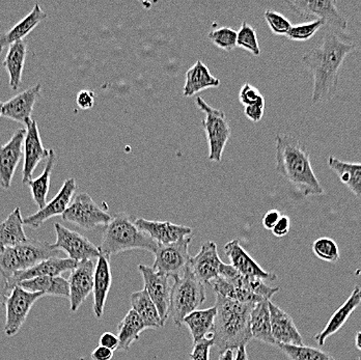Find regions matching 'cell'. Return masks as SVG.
I'll use <instances>...</instances> for the list:
<instances>
[{
    "mask_svg": "<svg viewBox=\"0 0 361 360\" xmlns=\"http://www.w3.org/2000/svg\"><path fill=\"white\" fill-rule=\"evenodd\" d=\"M356 48L357 43L350 35L329 30L325 32L322 44L302 56V65L314 77V104L329 100L334 95L343 61Z\"/></svg>",
    "mask_w": 361,
    "mask_h": 360,
    "instance_id": "cell-1",
    "label": "cell"
},
{
    "mask_svg": "<svg viewBox=\"0 0 361 360\" xmlns=\"http://www.w3.org/2000/svg\"><path fill=\"white\" fill-rule=\"evenodd\" d=\"M275 170L303 197H317L324 193L312 170L310 151L305 144L289 134L275 138Z\"/></svg>",
    "mask_w": 361,
    "mask_h": 360,
    "instance_id": "cell-2",
    "label": "cell"
},
{
    "mask_svg": "<svg viewBox=\"0 0 361 360\" xmlns=\"http://www.w3.org/2000/svg\"><path fill=\"white\" fill-rule=\"evenodd\" d=\"M253 305L240 304L216 294L213 344L220 354L226 350L234 351L239 347L247 346L252 341L250 321Z\"/></svg>",
    "mask_w": 361,
    "mask_h": 360,
    "instance_id": "cell-3",
    "label": "cell"
},
{
    "mask_svg": "<svg viewBox=\"0 0 361 360\" xmlns=\"http://www.w3.org/2000/svg\"><path fill=\"white\" fill-rule=\"evenodd\" d=\"M127 213H116L104 228L99 252L110 259L111 256L132 249H142L155 254L159 245L142 232Z\"/></svg>",
    "mask_w": 361,
    "mask_h": 360,
    "instance_id": "cell-4",
    "label": "cell"
},
{
    "mask_svg": "<svg viewBox=\"0 0 361 360\" xmlns=\"http://www.w3.org/2000/svg\"><path fill=\"white\" fill-rule=\"evenodd\" d=\"M59 256L61 252L54 249L50 243L28 238L25 242L6 248L0 254V273L8 280L16 272L30 269L43 261Z\"/></svg>",
    "mask_w": 361,
    "mask_h": 360,
    "instance_id": "cell-5",
    "label": "cell"
},
{
    "mask_svg": "<svg viewBox=\"0 0 361 360\" xmlns=\"http://www.w3.org/2000/svg\"><path fill=\"white\" fill-rule=\"evenodd\" d=\"M206 300V290L190 268L180 278H173L169 300V316L173 323L180 327L185 317L199 309Z\"/></svg>",
    "mask_w": 361,
    "mask_h": 360,
    "instance_id": "cell-6",
    "label": "cell"
},
{
    "mask_svg": "<svg viewBox=\"0 0 361 360\" xmlns=\"http://www.w3.org/2000/svg\"><path fill=\"white\" fill-rule=\"evenodd\" d=\"M195 104L204 113L202 124L209 144L208 159L212 162H220L232 134L230 123L224 111L210 106L202 97H197Z\"/></svg>",
    "mask_w": 361,
    "mask_h": 360,
    "instance_id": "cell-7",
    "label": "cell"
},
{
    "mask_svg": "<svg viewBox=\"0 0 361 360\" xmlns=\"http://www.w3.org/2000/svg\"><path fill=\"white\" fill-rule=\"evenodd\" d=\"M61 217L63 221L85 230H92L102 225L106 227L112 219L111 215L99 207L90 195L85 192L73 197L71 204Z\"/></svg>",
    "mask_w": 361,
    "mask_h": 360,
    "instance_id": "cell-8",
    "label": "cell"
},
{
    "mask_svg": "<svg viewBox=\"0 0 361 360\" xmlns=\"http://www.w3.org/2000/svg\"><path fill=\"white\" fill-rule=\"evenodd\" d=\"M293 12L305 19L323 20L330 30L345 32L348 20L336 8L334 0H293L288 1Z\"/></svg>",
    "mask_w": 361,
    "mask_h": 360,
    "instance_id": "cell-9",
    "label": "cell"
},
{
    "mask_svg": "<svg viewBox=\"0 0 361 360\" xmlns=\"http://www.w3.org/2000/svg\"><path fill=\"white\" fill-rule=\"evenodd\" d=\"M43 294L32 293L15 285L11 290L6 300V324L4 331L8 337H14L19 333L24 322L27 319L30 309L37 300L43 297Z\"/></svg>",
    "mask_w": 361,
    "mask_h": 360,
    "instance_id": "cell-10",
    "label": "cell"
},
{
    "mask_svg": "<svg viewBox=\"0 0 361 360\" xmlns=\"http://www.w3.org/2000/svg\"><path fill=\"white\" fill-rule=\"evenodd\" d=\"M192 237H187L183 240L169 245H159L155 254L153 269L169 278H180L189 267L191 256L189 254V245Z\"/></svg>",
    "mask_w": 361,
    "mask_h": 360,
    "instance_id": "cell-11",
    "label": "cell"
},
{
    "mask_svg": "<svg viewBox=\"0 0 361 360\" xmlns=\"http://www.w3.org/2000/svg\"><path fill=\"white\" fill-rule=\"evenodd\" d=\"M54 228L56 241L51 247L59 252H66L69 259L75 262L94 261L101 256L99 248L94 247L87 237L63 227L61 223H55Z\"/></svg>",
    "mask_w": 361,
    "mask_h": 360,
    "instance_id": "cell-12",
    "label": "cell"
},
{
    "mask_svg": "<svg viewBox=\"0 0 361 360\" xmlns=\"http://www.w3.org/2000/svg\"><path fill=\"white\" fill-rule=\"evenodd\" d=\"M138 270L144 278L145 292L155 304L163 324L169 319V300L173 284L169 275L156 271L149 266L140 265Z\"/></svg>",
    "mask_w": 361,
    "mask_h": 360,
    "instance_id": "cell-13",
    "label": "cell"
},
{
    "mask_svg": "<svg viewBox=\"0 0 361 360\" xmlns=\"http://www.w3.org/2000/svg\"><path fill=\"white\" fill-rule=\"evenodd\" d=\"M26 126L25 138L23 142V170H22V183L27 184L32 180V175L37 166L43 160H47L49 150L44 148L39 135V127L35 120H30Z\"/></svg>",
    "mask_w": 361,
    "mask_h": 360,
    "instance_id": "cell-14",
    "label": "cell"
},
{
    "mask_svg": "<svg viewBox=\"0 0 361 360\" xmlns=\"http://www.w3.org/2000/svg\"><path fill=\"white\" fill-rule=\"evenodd\" d=\"M25 133V129H18L6 144L0 146V186L4 190H10L15 171L23 157Z\"/></svg>",
    "mask_w": 361,
    "mask_h": 360,
    "instance_id": "cell-15",
    "label": "cell"
},
{
    "mask_svg": "<svg viewBox=\"0 0 361 360\" xmlns=\"http://www.w3.org/2000/svg\"><path fill=\"white\" fill-rule=\"evenodd\" d=\"M76 190L77 185L75 179L70 178V179L66 180L63 186H61V190L59 191L56 197L51 201L46 204L45 207L37 211L35 214L23 219L24 225L37 230V228H41L48 219L59 216V215H63L71 204Z\"/></svg>",
    "mask_w": 361,
    "mask_h": 360,
    "instance_id": "cell-16",
    "label": "cell"
},
{
    "mask_svg": "<svg viewBox=\"0 0 361 360\" xmlns=\"http://www.w3.org/2000/svg\"><path fill=\"white\" fill-rule=\"evenodd\" d=\"M96 264L94 261L79 262L70 274L69 291L71 311H77L81 304L87 300L94 287V274Z\"/></svg>",
    "mask_w": 361,
    "mask_h": 360,
    "instance_id": "cell-17",
    "label": "cell"
},
{
    "mask_svg": "<svg viewBox=\"0 0 361 360\" xmlns=\"http://www.w3.org/2000/svg\"><path fill=\"white\" fill-rule=\"evenodd\" d=\"M136 227L147 236L151 237L158 245H169L191 237L193 230L185 225H176L171 221H147L145 218H136L134 221Z\"/></svg>",
    "mask_w": 361,
    "mask_h": 360,
    "instance_id": "cell-18",
    "label": "cell"
},
{
    "mask_svg": "<svg viewBox=\"0 0 361 360\" xmlns=\"http://www.w3.org/2000/svg\"><path fill=\"white\" fill-rule=\"evenodd\" d=\"M224 250L226 256L230 259V265L242 275L259 278L262 280H270V282L276 280V275L266 271L262 266L257 264L250 254L244 249L238 239L226 243Z\"/></svg>",
    "mask_w": 361,
    "mask_h": 360,
    "instance_id": "cell-19",
    "label": "cell"
},
{
    "mask_svg": "<svg viewBox=\"0 0 361 360\" xmlns=\"http://www.w3.org/2000/svg\"><path fill=\"white\" fill-rule=\"evenodd\" d=\"M222 263L216 243L207 241L200 247L199 254L191 256L189 268L202 284H210L219 276Z\"/></svg>",
    "mask_w": 361,
    "mask_h": 360,
    "instance_id": "cell-20",
    "label": "cell"
},
{
    "mask_svg": "<svg viewBox=\"0 0 361 360\" xmlns=\"http://www.w3.org/2000/svg\"><path fill=\"white\" fill-rule=\"evenodd\" d=\"M270 313L271 333L277 345L303 346L302 335L299 333L295 322L289 314L286 313L276 304L268 302Z\"/></svg>",
    "mask_w": 361,
    "mask_h": 360,
    "instance_id": "cell-21",
    "label": "cell"
},
{
    "mask_svg": "<svg viewBox=\"0 0 361 360\" xmlns=\"http://www.w3.org/2000/svg\"><path fill=\"white\" fill-rule=\"evenodd\" d=\"M41 89L42 85L37 83L4 102L1 107V116L20 124H27L32 120V111L41 95Z\"/></svg>",
    "mask_w": 361,
    "mask_h": 360,
    "instance_id": "cell-22",
    "label": "cell"
},
{
    "mask_svg": "<svg viewBox=\"0 0 361 360\" xmlns=\"http://www.w3.org/2000/svg\"><path fill=\"white\" fill-rule=\"evenodd\" d=\"M78 263L71 259L51 258L43 261L30 269L24 271L16 272L13 274L6 282L8 289H13L15 285L20 284L24 280H32V278H42V276H59L67 271H72Z\"/></svg>",
    "mask_w": 361,
    "mask_h": 360,
    "instance_id": "cell-23",
    "label": "cell"
},
{
    "mask_svg": "<svg viewBox=\"0 0 361 360\" xmlns=\"http://www.w3.org/2000/svg\"><path fill=\"white\" fill-rule=\"evenodd\" d=\"M360 285H356L351 295L345 300V304L341 305V306L334 311V315L331 316L329 321L326 324L324 329L314 337L317 344H318L319 346H324L325 342L327 341L328 337L338 333V330L345 324L350 316L355 311V309L360 306Z\"/></svg>",
    "mask_w": 361,
    "mask_h": 360,
    "instance_id": "cell-24",
    "label": "cell"
},
{
    "mask_svg": "<svg viewBox=\"0 0 361 360\" xmlns=\"http://www.w3.org/2000/svg\"><path fill=\"white\" fill-rule=\"evenodd\" d=\"M111 284L112 274L111 268H110V259L101 254L97 261L94 274V287H92L94 314L98 319L103 316Z\"/></svg>",
    "mask_w": 361,
    "mask_h": 360,
    "instance_id": "cell-25",
    "label": "cell"
},
{
    "mask_svg": "<svg viewBox=\"0 0 361 360\" xmlns=\"http://www.w3.org/2000/svg\"><path fill=\"white\" fill-rule=\"evenodd\" d=\"M218 278H224V280L235 285V287L252 292V293L264 298L265 300H270L279 291V287H271L266 285L264 280H259V278L242 275L232 266L224 264V263H222Z\"/></svg>",
    "mask_w": 361,
    "mask_h": 360,
    "instance_id": "cell-26",
    "label": "cell"
},
{
    "mask_svg": "<svg viewBox=\"0 0 361 360\" xmlns=\"http://www.w3.org/2000/svg\"><path fill=\"white\" fill-rule=\"evenodd\" d=\"M220 85V79L212 75L209 68L200 59L186 72L183 96L190 98L208 89Z\"/></svg>",
    "mask_w": 361,
    "mask_h": 360,
    "instance_id": "cell-27",
    "label": "cell"
},
{
    "mask_svg": "<svg viewBox=\"0 0 361 360\" xmlns=\"http://www.w3.org/2000/svg\"><path fill=\"white\" fill-rule=\"evenodd\" d=\"M47 14L42 10L41 6L36 4L30 14L26 15L21 21L15 24L8 32L0 35V54L4 48L8 47L16 42L24 41L35 28L46 19Z\"/></svg>",
    "mask_w": 361,
    "mask_h": 360,
    "instance_id": "cell-28",
    "label": "cell"
},
{
    "mask_svg": "<svg viewBox=\"0 0 361 360\" xmlns=\"http://www.w3.org/2000/svg\"><path fill=\"white\" fill-rule=\"evenodd\" d=\"M215 317L216 309L213 306L207 309H197L184 318L183 324L186 325L190 330L193 344L204 339L213 340Z\"/></svg>",
    "mask_w": 361,
    "mask_h": 360,
    "instance_id": "cell-29",
    "label": "cell"
},
{
    "mask_svg": "<svg viewBox=\"0 0 361 360\" xmlns=\"http://www.w3.org/2000/svg\"><path fill=\"white\" fill-rule=\"evenodd\" d=\"M20 208L15 209L0 223V254L6 248L17 247L27 240Z\"/></svg>",
    "mask_w": 361,
    "mask_h": 360,
    "instance_id": "cell-30",
    "label": "cell"
},
{
    "mask_svg": "<svg viewBox=\"0 0 361 360\" xmlns=\"http://www.w3.org/2000/svg\"><path fill=\"white\" fill-rule=\"evenodd\" d=\"M270 300H264L259 304L253 305L250 313V335L252 339L257 340L271 346H276L272 333H271L270 313L268 302Z\"/></svg>",
    "mask_w": 361,
    "mask_h": 360,
    "instance_id": "cell-31",
    "label": "cell"
},
{
    "mask_svg": "<svg viewBox=\"0 0 361 360\" xmlns=\"http://www.w3.org/2000/svg\"><path fill=\"white\" fill-rule=\"evenodd\" d=\"M27 54V44L25 41H19L8 46V54L2 61V66L10 76V87L13 91L19 89L22 82L24 65Z\"/></svg>",
    "mask_w": 361,
    "mask_h": 360,
    "instance_id": "cell-32",
    "label": "cell"
},
{
    "mask_svg": "<svg viewBox=\"0 0 361 360\" xmlns=\"http://www.w3.org/2000/svg\"><path fill=\"white\" fill-rule=\"evenodd\" d=\"M26 291L32 293H42L44 296H56V297L68 298L69 299L70 291L68 280L61 276H42V278H32L24 280L17 285Z\"/></svg>",
    "mask_w": 361,
    "mask_h": 360,
    "instance_id": "cell-33",
    "label": "cell"
},
{
    "mask_svg": "<svg viewBox=\"0 0 361 360\" xmlns=\"http://www.w3.org/2000/svg\"><path fill=\"white\" fill-rule=\"evenodd\" d=\"M328 166L340 178L343 185L347 186L349 190L357 197H361V164L350 163L338 159L334 156L328 157Z\"/></svg>",
    "mask_w": 361,
    "mask_h": 360,
    "instance_id": "cell-34",
    "label": "cell"
},
{
    "mask_svg": "<svg viewBox=\"0 0 361 360\" xmlns=\"http://www.w3.org/2000/svg\"><path fill=\"white\" fill-rule=\"evenodd\" d=\"M130 304L132 309L144 322L145 328L158 329L164 326L155 304H153L145 290L132 293L130 296Z\"/></svg>",
    "mask_w": 361,
    "mask_h": 360,
    "instance_id": "cell-35",
    "label": "cell"
},
{
    "mask_svg": "<svg viewBox=\"0 0 361 360\" xmlns=\"http://www.w3.org/2000/svg\"><path fill=\"white\" fill-rule=\"evenodd\" d=\"M55 158H56V155H55L54 151L49 150V155H48L47 160H46V166L43 173L37 179L30 180L26 184L30 188L32 199H34L35 204H36L39 210L45 207L46 204H47L48 191H49L50 182H51Z\"/></svg>",
    "mask_w": 361,
    "mask_h": 360,
    "instance_id": "cell-36",
    "label": "cell"
},
{
    "mask_svg": "<svg viewBox=\"0 0 361 360\" xmlns=\"http://www.w3.org/2000/svg\"><path fill=\"white\" fill-rule=\"evenodd\" d=\"M145 326L140 316L131 309L128 311L124 319L120 322L118 326V349L128 351L134 342L140 340V333L145 330Z\"/></svg>",
    "mask_w": 361,
    "mask_h": 360,
    "instance_id": "cell-37",
    "label": "cell"
},
{
    "mask_svg": "<svg viewBox=\"0 0 361 360\" xmlns=\"http://www.w3.org/2000/svg\"><path fill=\"white\" fill-rule=\"evenodd\" d=\"M210 285H212L215 293L218 294V295L228 298V299L234 300V302H240V304H255L265 300L264 298L252 293V292L246 291V290L230 284V283L226 282V280L221 278H217L216 280L211 282Z\"/></svg>",
    "mask_w": 361,
    "mask_h": 360,
    "instance_id": "cell-38",
    "label": "cell"
},
{
    "mask_svg": "<svg viewBox=\"0 0 361 360\" xmlns=\"http://www.w3.org/2000/svg\"><path fill=\"white\" fill-rule=\"evenodd\" d=\"M286 356L290 360H336L321 349L308 346H292V345H277Z\"/></svg>",
    "mask_w": 361,
    "mask_h": 360,
    "instance_id": "cell-39",
    "label": "cell"
},
{
    "mask_svg": "<svg viewBox=\"0 0 361 360\" xmlns=\"http://www.w3.org/2000/svg\"><path fill=\"white\" fill-rule=\"evenodd\" d=\"M237 47L245 49L253 56H261L262 51L257 32H255V28L246 21L242 22L241 27H240L239 32H237Z\"/></svg>",
    "mask_w": 361,
    "mask_h": 360,
    "instance_id": "cell-40",
    "label": "cell"
},
{
    "mask_svg": "<svg viewBox=\"0 0 361 360\" xmlns=\"http://www.w3.org/2000/svg\"><path fill=\"white\" fill-rule=\"evenodd\" d=\"M312 252L320 260L336 263L340 260V249L334 239L323 237L312 243Z\"/></svg>",
    "mask_w": 361,
    "mask_h": 360,
    "instance_id": "cell-41",
    "label": "cell"
},
{
    "mask_svg": "<svg viewBox=\"0 0 361 360\" xmlns=\"http://www.w3.org/2000/svg\"><path fill=\"white\" fill-rule=\"evenodd\" d=\"M324 25L325 22L323 20L314 19L307 22V23L296 24V25H292L290 32L286 37L290 41L307 42L312 39Z\"/></svg>",
    "mask_w": 361,
    "mask_h": 360,
    "instance_id": "cell-42",
    "label": "cell"
},
{
    "mask_svg": "<svg viewBox=\"0 0 361 360\" xmlns=\"http://www.w3.org/2000/svg\"><path fill=\"white\" fill-rule=\"evenodd\" d=\"M208 39L224 51H232L237 47V32L226 26L211 30Z\"/></svg>",
    "mask_w": 361,
    "mask_h": 360,
    "instance_id": "cell-43",
    "label": "cell"
},
{
    "mask_svg": "<svg viewBox=\"0 0 361 360\" xmlns=\"http://www.w3.org/2000/svg\"><path fill=\"white\" fill-rule=\"evenodd\" d=\"M264 17L273 34L277 36H287L292 27L293 24L290 23V20L286 18L281 13L268 10L266 11Z\"/></svg>",
    "mask_w": 361,
    "mask_h": 360,
    "instance_id": "cell-44",
    "label": "cell"
},
{
    "mask_svg": "<svg viewBox=\"0 0 361 360\" xmlns=\"http://www.w3.org/2000/svg\"><path fill=\"white\" fill-rule=\"evenodd\" d=\"M261 98H263V95L259 93L257 87H253L250 83H244L243 87L240 89L239 100L244 107L257 102Z\"/></svg>",
    "mask_w": 361,
    "mask_h": 360,
    "instance_id": "cell-45",
    "label": "cell"
},
{
    "mask_svg": "<svg viewBox=\"0 0 361 360\" xmlns=\"http://www.w3.org/2000/svg\"><path fill=\"white\" fill-rule=\"evenodd\" d=\"M214 346L213 340L204 339L193 344L192 352L189 355L190 360H210L211 347Z\"/></svg>",
    "mask_w": 361,
    "mask_h": 360,
    "instance_id": "cell-46",
    "label": "cell"
},
{
    "mask_svg": "<svg viewBox=\"0 0 361 360\" xmlns=\"http://www.w3.org/2000/svg\"><path fill=\"white\" fill-rule=\"evenodd\" d=\"M265 111V99L261 98L257 102L244 107V114L248 120L253 123H259L263 118Z\"/></svg>",
    "mask_w": 361,
    "mask_h": 360,
    "instance_id": "cell-47",
    "label": "cell"
},
{
    "mask_svg": "<svg viewBox=\"0 0 361 360\" xmlns=\"http://www.w3.org/2000/svg\"><path fill=\"white\" fill-rule=\"evenodd\" d=\"M94 103H96V94L94 92L83 89L77 94L76 104L79 108L87 111V109L92 108Z\"/></svg>",
    "mask_w": 361,
    "mask_h": 360,
    "instance_id": "cell-48",
    "label": "cell"
},
{
    "mask_svg": "<svg viewBox=\"0 0 361 360\" xmlns=\"http://www.w3.org/2000/svg\"><path fill=\"white\" fill-rule=\"evenodd\" d=\"M290 228V217L288 215L281 214V218L277 221L276 225H274V228H272L273 235L275 237H279V238H281V237L287 236L289 234Z\"/></svg>",
    "mask_w": 361,
    "mask_h": 360,
    "instance_id": "cell-49",
    "label": "cell"
},
{
    "mask_svg": "<svg viewBox=\"0 0 361 360\" xmlns=\"http://www.w3.org/2000/svg\"><path fill=\"white\" fill-rule=\"evenodd\" d=\"M281 213L276 209L268 211L262 219V225L266 230H271L276 225L279 219L281 218Z\"/></svg>",
    "mask_w": 361,
    "mask_h": 360,
    "instance_id": "cell-50",
    "label": "cell"
},
{
    "mask_svg": "<svg viewBox=\"0 0 361 360\" xmlns=\"http://www.w3.org/2000/svg\"><path fill=\"white\" fill-rule=\"evenodd\" d=\"M99 342H100L101 347H104V348L109 349V350L111 351L118 349V345H120L118 337L111 333H103V335H101Z\"/></svg>",
    "mask_w": 361,
    "mask_h": 360,
    "instance_id": "cell-51",
    "label": "cell"
},
{
    "mask_svg": "<svg viewBox=\"0 0 361 360\" xmlns=\"http://www.w3.org/2000/svg\"><path fill=\"white\" fill-rule=\"evenodd\" d=\"M112 357H114V351L104 347H97L92 353V360H111Z\"/></svg>",
    "mask_w": 361,
    "mask_h": 360,
    "instance_id": "cell-52",
    "label": "cell"
},
{
    "mask_svg": "<svg viewBox=\"0 0 361 360\" xmlns=\"http://www.w3.org/2000/svg\"><path fill=\"white\" fill-rule=\"evenodd\" d=\"M10 292L6 278L0 273V311H1V309L4 306V304H6V300Z\"/></svg>",
    "mask_w": 361,
    "mask_h": 360,
    "instance_id": "cell-53",
    "label": "cell"
},
{
    "mask_svg": "<svg viewBox=\"0 0 361 360\" xmlns=\"http://www.w3.org/2000/svg\"><path fill=\"white\" fill-rule=\"evenodd\" d=\"M234 360H248L247 350H246V346H241L237 349V353Z\"/></svg>",
    "mask_w": 361,
    "mask_h": 360,
    "instance_id": "cell-54",
    "label": "cell"
},
{
    "mask_svg": "<svg viewBox=\"0 0 361 360\" xmlns=\"http://www.w3.org/2000/svg\"><path fill=\"white\" fill-rule=\"evenodd\" d=\"M234 351L226 350V352L219 355V359L218 360H234Z\"/></svg>",
    "mask_w": 361,
    "mask_h": 360,
    "instance_id": "cell-55",
    "label": "cell"
},
{
    "mask_svg": "<svg viewBox=\"0 0 361 360\" xmlns=\"http://www.w3.org/2000/svg\"><path fill=\"white\" fill-rule=\"evenodd\" d=\"M356 347H357L358 350H360V331H358L357 335H356Z\"/></svg>",
    "mask_w": 361,
    "mask_h": 360,
    "instance_id": "cell-56",
    "label": "cell"
},
{
    "mask_svg": "<svg viewBox=\"0 0 361 360\" xmlns=\"http://www.w3.org/2000/svg\"><path fill=\"white\" fill-rule=\"evenodd\" d=\"M2 104H4V102H1V101H0V116H1V107H2Z\"/></svg>",
    "mask_w": 361,
    "mask_h": 360,
    "instance_id": "cell-57",
    "label": "cell"
}]
</instances>
